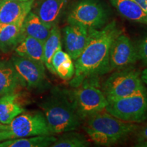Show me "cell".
Returning a JSON list of instances; mask_svg holds the SVG:
<instances>
[{"label":"cell","instance_id":"25","mask_svg":"<svg viewBox=\"0 0 147 147\" xmlns=\"http://www.w3.org/2000/svg\"><path fill=\"white\" fill-rule=\"evenodd\" d=\"M137 142L147 141V123L143 126H140L136 131Z\"/></svg>","mask_w":147,"mask_h":147},{"label":"cell","instance_id":"10","mask_svg":"<svg viewBox=\"0 0 147 147\" xmlns=\"http://www.w3.org/2000/svg\"><path fill=\"white\" fill-rule=\"evenodd\" d=\"M12 63L25 87L29 89H42L47 86V78L45 64L38 63L23 57L13 56L11 58Z\"/></svg>","mask_w":147,"mask_h":147},{"label":"cell","instance_id":"8","mask_svg":"<svg viewBox=\"0 0 147 147\" xmlns=\"http://www.w3.org/2000/svg\"><path fill=\"white\" fill-rule=\"evenodd\" d=\"M12 139L41 135H52L43 113L23 112L8 125Z\"/></svg>","mask_w":147,"mask_h":147},{"label":"cell","instance_id":"14","mask_svg":"<svg viewBox=\"0 0 147 147\" xmlns=\"http://www.w3.org/2000/svg\"><path fill=\"white\" fill-rule=\"evenodd\" d=\"M66 2L67 0H40L34 12L46 25L52 28L57 25Z\"/></svg>","mask_w":147,"mask_h":147},{"label":"cell","instance_id":"21","mask_svg":"<svg viewBox=\"0 0 147 147\" xmlns=\"http://www.w3.org/2000/svg\"><path fill=\"white\" fill-rule=\"evenodd\" d=\"M56 140L53 135L19 138L0 142V147H47L51 146Z\"/></svg>","mask_w":147,"mask_h":147},{"label":"cell","instance_id":"3","mask_svg":"<svg viewBox=\"0 0 147 147\" xmlns=\"http://www.w3.org/2000/svg\"><path fill=\"white\" fill-rule=\"evenodd\" d=\"M51 134L76 131L80 127V119L68 91L54 89L50 95L39 104Z\"/></svg>","mask_w":147,"mask_h":147},{"label":"cell","instance_id":"29","mask_svg":"<svg viewBox=\"0 0 147 147\" xmlns=\"http://www.w3.org/2000/svg\"><path fill=\"white\" fill-rule=\"evenodd\" d=\"M8 129V125H5L0 122V130H6Z\"/></svg>","mask_w":147,"mask_h":147},{"label":"cell","instance_id":"19","mask_svg":"<svg viewBox=\"0 0 147 147\" xmlns=\"http://www.w3.org/2000/svg\"><path fill=\"white\" fill-rule=\"evenodd\" d=\"M21 24H0V51L8 53L22 40Z\"/></svg>","mask_w":147,"mask_h":147},{"label":"cell","instance_id":"20","mask_svg":"<svg viewBox=\"0 0 147 147\" xmlns=\"http://www.w3.org/2000/svg\"><path fill=\"white\" fill-rule=\"evenodd\" d=\"M72 60L71 57L62 49H59L53 55L51 61L55 74L63 80H71L75 73V66Z\"/></svg>","mask_w":147,"mask_h":147},{"label":"cell","instance_id":"27","mask_svg":"<svg viewBox=\"0 0 147 147\" xmlns=\"http://www.w3.org/2000/svg\"><path fill=\"white\" fill-rule=\"evenodd\" d=\"M147 13V0H133Z\"/></svg>","mask_w":147,"mask_h":147},{"label":"cell","instance_id":"18","mask_svg":"<svg viewBox=\"0 0 147 147\" xmlns=\"http://www.w3.org/2000/svg\"><path fill=\"white\" fill-rule=\"evenodd\" d=\"M114 8L126 19L147 25V13L133 0H109Z\"/></svg>","mask_w":147,"mask_h":147},{"label":"cell","instance_id":"15","mask_svg":"<svg viewBox=\"0 0 147 147\" xmlns=\"http://www.w3.org/2000/svg\"><path fill=\"white\" fill-rule=\"evenodd\" d=\"M21 93H11L0 97V122L9 125L12 121L25 112L20 102Z\"/></svg>","mask_w":147,"mask_h":147},{"label":"cell","instance_id":"2","mask_svg":"<svg viewBox=\"0 0 147 147\" xmlns=\"http://www.w3.org/2000/svg\"><path fill=\"white\" fill-rule=\"evenodd\" d=\"M84 121L83 129L90 140L102 146L125 142L140 127L137 123L121 120L106 110L95 114Z\"/></svg>","mask_w":147,"mask_h":147},{"label":"cell","instance_id":"28","mask_svg":"<svg viewBox=\"0 0 147 147\" xmlns=\"http://www.w3.org/2000/svg\"><path fill=\"white\" fill-rule=\"evenodd\" d=\"M141 78H142L143 82L147 84V68L144 69L141 73Z\"/></svg>","mask_w":147,"mask_h":147},{"label":"cell","instance_id":"30","mask_svg":"<svg viewBox=\"0 0 147 147\" xmlns=\"http://www.w3.org/2000/svg\"><path fill=\"white\" fill-rule=\"evenodd\" d=\"M18 1H29V0H18Z\"/></svg>","mask_w":147,"mask_h":147},{"label":"cell","instance_id":"26","mask_svg":"<svg viewBox=\"0 0 147 147\" xmlns=\"http://www.w3.org/2000/svg\"><path fill=\"white\" fill-rule=\"evenodd\" d=\"M10 139H12V136L8 129L0 130V142Z\"/></svg>","mask_w":147,"mask_h":147},{"label":"cell","instance_id":"1","mask_svg":"<svg viewBox=\"0 0 147 147\" xmlns=\"http://www.w3.org/2000/svg\"><path fill=\"white\" fill-rule=\"evenodd\" d=\"M89 40L80 57L75 61V73L70 85L75 88L89 79L109 72L110 47L123 32L117 22H110L101 29H88Z\"/></svg>","mask_w":147,"mask_h":147},{"label":"cell","instance_id":"12","mask_svg":"<svg viewBox=\"0 0 147 147\" xmlns=\"http://www.w3.org/2000/svg\"><path fill=\"white\" fill-rule=\"evenodd\" d=\"M66 53L76 61L81 55L89 40V31L83 26L69 25L63 29Z\"/></svg>","mask_w":147,"mask_h":147},{"label":"cell","instance_id":"4","mask_svg":"<svg viewBox=\"0 0 147 147\" xmlns=\"http://www.w3.org/2000/svg\"><path fill=\"white\" fill-rule=\"evenodd\" d=\"M114 71L103 85L107 100L129 96L146 89L140 71L132 66Z\"/></svg>","mask_w":147,"mask_h":147},{"label":"cell","instance_id":"22","mask_svg":"<svg viewBox=\"0 0 147 147\" xmlns=\"http://www.w3.org/2000/svg\"><path fill=\"white\" fill-rule=\"evenodd\" d=\"M61 49H62L61 34L58 25H56L51 28L50 34L44 42V63L45 67L53 74H55L51 63L53 57Z\"/></svg>","mask_w":147,"mask_h":147},{"label":"cell","instance_id":"23","mask_svg":"<svg viewBox=\"0 0 147 147\" xmlns=\"http://www.w3.org/2000/svg\"><path fill=\"white\" fill-rule=\"evenodd\" d=\"M61 136L57 138L51 147H87L90 142L82 134L75 131L63 133Z\"/></svg>","mask_w":147,"mask_h":147},{"label":"cell","instance_id":"16","mask_svg":"<svg viewBox=\"0 0 147 147\" xmlns=\"http://www.w3.org/2000/svg\"><path fill=\"white\" fill-rule=\"evenodd\" d=\"M51 30V28L46 25L36 14L31 11L22 25V40L25 37L29 36L45 42L50 34Z\"/></svg>","mask_w":147,"mask_h":147},{"label":"cell","instance_id":"6","mask_svg":"<svg viewBox=\"0 0 147 147\" xmlns=\"http://www.w3.org/2000/svg\"><path fill=\"white\" fill-rule=\"evenodd\" d=\"M108 102L106 111L121 120L138 123L147 119V89Z\"/></svg>","mask_w":147,"mask_h":147},{"label":"cell","instance_id":"24","mask_svg":"<svg viewBox=\"0 0 147 147\" xmlns=\"http://www.w3.org/2000/svg\"><path fill=\"white\" fill-rule=\"evenodd\" d=\"M135 47L138 59L141 61L144 65H147V34L143 36L138 40Z\"/></svg>","mask_w":147,"mask_h":147},{"label":"cell","instance_id":"11","mask_svg":"<svg viewBox=\"0 0 147 147\" xmlns=\"http://www.w3.org/2000/svg\"><path fill=\"white\" fill-rule=\"evenodd\" d=\"M34 0H0V24L23 25L26 16L32 11Z\"/></svg>","mask_w":147,"mask_h":147},{"label":"cell","instance_id":"17","mask_svg":"<svg viewBox=\"0 0 147 147\" xmlns=\"http://www.w3.org/2000/svg\"><path fill=\"white\" fill-rule=\"evenodd\" d=\"M18 56L44 63V42L32 37L26 36L14 49Z\"/></svg>","mask_w":147,"mask_h":147},{"label":"cell","instance_id":"5","mask_svg":"<svg viewBox=\"0 0 147 147\" xmlns=\"http://www.w3.org/2000/svg\"><path fill=\"white\" fill-rule=\"evenodd\" d=\"M77 113L82 121L91 116L105 110L108 102L104 92L89 80L82 82L68 92Z\"/></svg>","mask_w":147,"mask_h":147},{"label":"cell","instance_id":"9","mask_svg":"<svg viewBox=\"0 0 147 147\" xmlns=\"http://www.w3.org/2000/svg\"><path fill=\"white\" fill-rule=\"evenodd\" d=\"M138 60L135 45L122 32L115 38L110 47L109 72L132 66Z\"/></svg>","mask_w":147,"mask_h":147},{"label":"cell","instance_id":"7","mask_svg":"<svg viewBox=\"0 0 147 147\" xmlns=\"http://www.w3.org/2000/svg\"><path fill=\"white\" fill-rule=\"evenodd\" d=\"M108 12L97 0H81L68 14L67 21L69 25H78L87 29H101L106 25Z\"/></svg>","mask_w":147,"mask_h":147},{"label":"cell","instance_id":"13","mask_svg":"<svg viewBox=\"0 0 147 147\" xmlns=\"http://www.w3.org/2000/svg\"><path fill=\"white\" fill-rule=\"evenodd\" d=\"M24 87L25 82L11 59L0 61V97L17 93Z\"/></svg>","mask_w":147,"mask_h":147}]
</instances>
